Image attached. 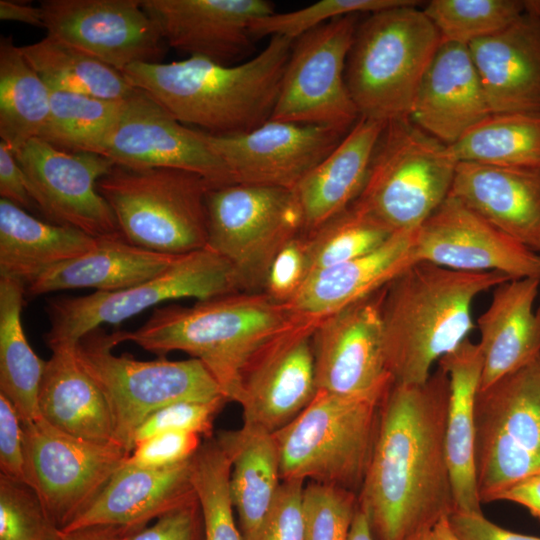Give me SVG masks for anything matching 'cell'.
Masks as SVG:
<instances>
[{
  "mask_svg": "<svg viewBox=\"0 0 540 540\" xmlns=\"http://www.w3.org/2000/svg\"><path fill=\"white\" fill-rule=\"evenodd\" d=\"M429 540H461L454 532L449 517L439 520L429 532Z\"/></svg>",
  "mask_w": 540,
  "mask_h": 540,
  "instance_id": "obj_58",
  "label": "cell"
},
{
  "mask_svg": "<svg viewBox=\"0 0 540 540\" xmlns=\"http://www.w3.org/2000/svg\"><path fill=\"white\" fill-rule=\"evenodd\" d=\"M293 41L272 36L252 59L233 66L188 57L135 63L122 73L180 123L213 135L241 134L270 120Z\"/></svg>",
  "mask_w": 540,
  "mask_h": 540,
  "instance_id": "obj_3",
  "label": "cell"
},
{
  "mask_svg": "<svg viewBox=\"0 0 540 540\" xmlns=\"http://www.w3.org/2000/svg\"><path fill=\"white\" fill-rule=\"evenodd\" d=\"M507 280L497 271L462 272L418 261L386 285L381 316L393 383L425 382L433 365L468 339L476 297Z\"/></svg>",
  "mask_w": 540,
  "mask_h": 540,
  "instance_id": "obj_4",
  "label": "cell"
},
{
  "mask_svg": "<svg viewBox=\"0 0 540 540\" xmlns=\"http://www.w3.org/2000/svg\"><path fill=\"white\" fill-rule=\"evenodd\" d=\"M0 475L26 482L22 422L11 402L0 394Z\"/></svg>",
  "mask_w": 540,
  "mask_h": 540,
  "instance_id": "obj_51",
  "label": "cell"
},
{
  "mask_svg": "<svg viewBox=\"0 0 540 540\" xmlns=\"http://www.w3.org/2000/svg\"><path fill=\"white\" fill-rule=\"evenodd\" d=\"M540 295V294H539Z\"/></svg>",
  "mask_w": 540,
  "mask_h": 540,
  "instance_id": "obj_61",
  "label": "cell"
},
{
  "mask_svg": "<svg viewBox=\"0 0 540 540\" xmlns=\"http://www.w3.org/2000/svg\"><path fill=\"white\" fill-rule=\"evenodd\" d=\"M540 278L510 279L493 289L477 319L482 355L480 389L520 368L540 353Z\"/></svg>",
  "mask_w": 540,
  "mask_h": 540,
  "instance_id": "obj_27",
  "label": "cell"
},
{
  "mask_svg": "<svg viewBox=\"0 0 540 540\" xmlns=\"http://www.w3.org/2000/svg\"><path fill=\"white\" fill-rule=\"evenodd\" d=\"M303 489V481H282L271 509L250 540H305Z\"/></svg>",
  "mask_w": 540,
  "mask_h": 540,
  "instance_id": "obj_48",
  "label": "cell"
},
{
  "mask_svg": "<svg viewBox=\"0 0 540 540\" xmlns=\"http://www.w3.org/2000/svg\"><path fill=\"white\" fill-rule=\"evenodd\" d=\"M414 2V0H321L298 10L274 12L265 16L253 23L251 33L255 40L276 35L294 40L339 17L349 14H370Z\"/></svg>",
  "mask_w": 540,
  "mask_h": 540,
  "instance_id": "obj_44",
  "label": "cell"
},
{
  "mask_svg": "<svg viewBox=\"0 0 540 540\" xmlns=\"http://www.w3.org/2000/svg\"><path fill=\"white\" fill-rule=\"evenodd\" d=\"M449 521L461 540H540V537L507 530L487 519L482 512L454 511Z\"/></svg>",
  "mask_w": 540,
  "mask_h": 540,
  "instance_id": "obj_53",
  "label": "cell"
},
{
  "mask_svg": "<svg viewBox=\"0 0 540 540\" xmlns=\"http://www.w3.org/2000/svg\"><path fill=\"white\" fill-rule=\"evenodd\" d=\"M448 147L457 162L540 168V114H490Z\"/></svg>",
  "mask_w": 540,
  "mask_h": 540,
  "instance_id": "obj_38",
  "label": "cell"
},
{
  "mask_svg": "<svg viewBox=\"0 0 540 540\" xmlns=\"http://www.w3.org/2000/svg\"><path fill=\"white\" fill-rule=\"evenodd\" d=\"M75 346L51 349L38 395L40 415L70 435L102 444H116L107 401L79 362Z\"/></svg>",
  "mask_w": 540,
  "mask_h": 540,
  "instance_id": "obj_32",
  "label": "cell"
},
{
  "mask_svg": "<svg viewBox=\"0 0 540 540\" xmlns=\"http://www.w3.org/2000/svg\"><path fill=\"white\" fill-rule=\"evenodd\" d=\"M457 161L409 117L386 123L354 203L393 232L418 228L449 196Z\"/></svg>",
  "mask_w": 540,
  "mask_h": 540,
  "instance_id": "obj_9",
  "label": "cell"
},
{
  "mask_svg": "<svg viewBox=\"0 0 540 540\" xmlns=\"http://www.w3.org/2000/svg\"><path fill=\"white\" fill-rule=\"evenodd\" d=\"M212 186L199 174L172 168L114 165L97 190L131 244L182 255L206 248V195Z\"/></svg>",
  "mask_w": 540,
  "mask_h": 540,
  "instance_id": "obj_7",
  "label": "cell"
},
{
  "mask_svg": "<svg viewBox=\"0 0 540 540\" xmlns=\"http://www.w3.org/2000/svg\"><path fill=\"white\" fill-rule=\"evenodd\" d=\"M216 440L231 463L230 493L244 540L258 530L282 482L273 434L243 424L237 430L219 431Z\"/></svg>",
  "mask_w": 540,
  "mask_h": 540,
  "instance_id": "obj_34",
  "label": "cell"
},
{
  "mask_svg": "<svg viewBox=\"0 0 540 540\" xmlns=\"http://www.w3.org/2000/svg\"><path fill=\"white\" fill-rule=\"evenodd\" d=\"M494 501L519 504L540 521V474L525 477L499 492Z\"/></svg>",
  "mask_w": 540,
  "mask_h": 540,
  "instance_id": "obj_54",
  "label": "cell"
},
{
  "mask_svg": "<svg viewBox=\"0 0 540 540\" xmlns=\"http://www.w3.org/2000/svg\"><path fill=\"white\" fill-rule=\"evenodd\" d=\"M15 156L32 186L38 210L53 223L95 238L120 232L111 207L97 190L99 179L115 165L111 159L66 152L39 137Z\"/></svg>",
  "mask_w": 540,
  "mask_h": 540,
  "instance_id": "obj_18",
  "label": "cell"
},
{
  "mask_svg": "<svg viewBox=\"0 0 540 540\" xmlns=\"http://www.w3.org/2000/svg\"><path fill=\"white\" fill-rule=\"evenodd\" d=\"M419 2L370 13L359 22L345 80L359 116L409 117L421 79L442 40Z\"/></svg>",
  "mask_w": 540,
  "mask_h": 540,
  "instance_id": "obj_5",
  "label": "cell"
},
{
  "mask_svg": "<svg viewBox=\"0 0 540 540\" xmlns=\"http://www.w3.org/2000/svg\"><path fill=\"white\" fill-rule=\"evenodd\" d=\"M47 35L122 72L135 63H158L165 40L141 0H44Z\"/></svg>",
  "mask_w": 540,
  "mask_h": 540,
  "instance_id": "obj_16",
  "label": "cell"
},
{
  "mask_svg": "<svg viewBox=\"0 0 540 540\" xmlns=\"http://www.w3.org/2000/svg\"><path fill=\"white\" fill-rule=\"evenodd\" d=\"M491 114H540V21L523 13L468 46Z\"/></svg>",
  "mask_w": 540,
  "mask_h": 540,
  "instance_id": "obj_25",
  "label": "cell"
},
{
  "mask_svg": "<svg viewBox=\"0 0 540 540\" xmlns=\"http://www.w3.org/2000/svg\"><path fill=\"white\" fill-rule=\"evenodd\" d=\"M357 508V493L310 481L302 494L305 540H347Z\"/></svg>",
  "mask_w": 540,
  "mask_h": 540,
  "instance_id": "obj_45",
  "label": "cell"
},
{
  "mask_svg": "<svg viewBox=\"0 0 540 540\" xmlns=\"http://www.w3.org/2000/svg\"><path fill=\"white\" fill-rule=\"evenodd\" d=\"M320 318H309L273 343L249 368L238 404L243 424L270 433L281 429L317 392L312 335Z\"/></svg>",
  "mask_w": 540,
  "mask_h": 540,
  "instance_id": "obj_21",
  "label": "cell"
},
{
  "mask_svg": "<svg viewBox=\"0 0 540 540\" xmlns=\"http://www.w3.org/2000/svg\"><path fill=\"white\" fill-rule=\"evenodd\" d=\"M0 196L24 210L37 209L32 186L15 153L0 141Z\"/></svg>",
  "mask_w": 540,
  "mask_h": 540,
  "instance_id": "obj_52",
  "label": "cell"
},
{
  "mask_svg": "<svg viewBox=\"0 0 540 540\" xmlns=\"http://www.w3.org/2000/svg\"><path fill=\"white\" fill-rule=\"evenodd\" d=\"M206 208V248L233 266L242 291L262 292L278 251L303 232L294 190L227 184L208 190Z\"/></svg>",
  "mask_w": 540,
  "mask_h": 540,
  "instance_id": "obj_12",
  "label": "cell"
},
{
  "mask_svg": "<svg viewBox=\"0 0 540 540\" xmlns=\"http://www.w3.org/2000/svg\"><path fill=\"white\" fill-rule=\"evenodd\" d=\"M25 293L21 282L0 277V394L11 402L22 423L41 417L38 395L46 366L23 330Z\"/></svg>",
  "mask_w": 540,
  "mask_h": 540,
  "instance_id": "obj_35",
  "label": "cell"
},
{
  "mask_svg": "<svg viewBox=\"0 0 540 540\" xmlns=\"http://www.w3.org/2000/svg\"><path fill=\"white\" fill-rule=\"evenodd\" d=\"M523 13L540 21V0H522Z\"/></svg>",
  "mask_w": 540,
  "mask_h": 540,
  "instance_id": "obj_59",
  "label": "cell"
},
{
  "mask_svg": "<svg viewBox=\"0 0 540 540\" xmlns=\"http://www.w3.org/2000/svg\"><path fill=\"white\" fill-rule=\"evenodd\" d=\"M347 540H375L369 519L359 505Z\"/></svg>",
  "mask_w": 540,
  "mask_h": 540,
  "instance_id": "obj_57",
  "label": "cell"
},
{
  "mask_svg": "<svg viewBox=\"0 0 540 540\" xmlns=\"http://www.w3.org/2000/svg\"><path fill=\"white\" fill-rule=\"evenodd\" d=\"M146 526H90L65 533V540H132Z\"/></svg>",
  "mask_w": 540,
  "mask_h": 540,
  "instance_id": "obj_55",
  "label": "cell"
},
{
  "mask_svg": "<svg viewBox=\"0 0 540 540\" xmlns=\"http://www.w3.org/2000/svg\"><path fill=\"white\" fill-rule=\"evenodd\" d=\"M305 233L312 273L364 255L395 232L353 203L317 229Z\"/></svg>",
  "mask_w": 540,
  "mask_h": 540,
  "instance_id": "obj_40",
  "label": "cell"
},
{
  "mask_svg": "<svg viewBox=\"0 0 540 540\" xmlns=\"http://www.w3.org/2000/svg\"><path fill=\"white\" fill-rule=\"evenodd\" d=\"M235 292H242V288L233 266L204 248L180 255L161 274L123 290L49 299L46 312L50 327L44 340L50 349L76 345L103 324H119L166 301H200Z\"/></svg>",
  "mask_w": 540,
  "mask_h": 540,
  "instance_id": "obj_10",
  "label": "cell"
},
{
  "mask_svg": "<svg viewBox=\"0 0 540 540\" xmlns=\"http://www.w3.org/2000/svg\"><path fill=\"white\" fill-rule=\"evenodd\" d=\"M386 123L360 117L336 148L293 189L303 232L317 229L355 202Z\"/></svg>",
  "mask_w": 540,
  "mask_h": 540,
  "instance_id": "obj_29",
  "label": "cell"
},
{
  "mask_svg": "<svg viewBox=\"0 0 540 540\" xmlns=\"http://www.w3.org/2000/svg\"><path fill=\"white\" fill-rule=\"evenodd\" d=\"M309 318L264 292L242 291L192 306L156 307L142 326L116 334L119 343L132 342L160 357L181 351L199 360L227 401L238 403L252 364Z\"/></svg>",
  "mask_w": 540,
  "mask_h": 540,
  "instance_id": "obj_2",
  "label": "cell"
},
{
  "mask_svg": "<svg viewBox=\"0 0 540 540\" xmlns=\"http://www.w3.org/2000/svg\"><path fill=\"white\" fill-rule=\"evenodd\" d=\"M179 256L133 245L119 232L99 237L93 249L52 267L25 289L32 296L70 289L123 290L161 274Z\"/></svg>",
  "mask_w": 540,
  "mask_h": 540,
  "instance_id": "obj_31",
  "label": "cell"
},
{
  "mask_svg": "<svg viewBox=\"0 0 540 540\" xmlns=\"http://www.w3.org/2000/svg\"><path fill=\"white\" fill-rule=\"evenodd\" d=\"M449 196L540 255V168L458 162Z\"/></svg>",
  "mask_w": 540,
  "mask_h": 540,
  "instance_id": "obj_24",
  "label": "cell"
},
{
  "mask_svg": "<svg viewBox=\"0 0 540 540\" xmlns=\"http://www.w3.org/2000/svg\"><path fill=\"white\" fill-rule=\"evenodd\" d=\"M383 289L319 319L312 335L317 390L383 399L393 383L384 351Z\"/></svg>",
  "mask_w": 540,
  "mask_h": 540,
  "instance_id": "obj_15",
  "label": "cell"
},
{
  "mask_svg": "<svg viewBox=\"0 0 540 540\" xmlns=\"http://www.w3.org/2000/svg\"><path fill=\"white\" fill-rule=\"evenodd\" d=\"M449 378L438 366L420 384L392 383L358 493L375 540H410L455 511L446 451Z\"/></svg>",
  "mask_w": 540,
  "mask_h": 540,
  "instance_id": "obj_1",
  "label": "cell"
},
{
  "mask_svg": "<svg viewBox=\"0 0 540 540\" xmlns=\"http://www.w3.org/2000/svg\"><path fill=\"white\" fill-rule=\"evenodd\" d=\"M381 401L317 390L298 416L273 433L282 481L308 479L358 494L375 441Z\"/></svg>",
  "mask_w": 540,
  "mask_h": 540,
  "instance_id": "obj_8",
  "label": "cell"
},
{
  "mask_svg": "<svg viewBox=\"0 0 540 540\" xmlns=\"http://www.w3.org/2000/svg\"><path fill=\"white\" fill-rule=\"evenodd\" d=\"M104 156L115 165L130 169L172 168L194 172L212 188L235 183L200 130L180 123L137 88L123 101Z\"/></svg>",
  "mask_w": 540,
  "mask_h": 540,
  "instance_id": "obj_17",
  "label": "cell"
},
{
  "mask_svg": "<svg viewBox=\"0 0 540 540\" xmlns=\"http://www.w3.org/2000/svg\"><path fill=\"white\" fill-rule=\"evenodd\" d=\"M438 366L449 378L446 451L455 511L482 512L475 471V403L482 375L478 343L466 339L443 356Z\"/></svg>",
  "mask_w": 540,
  "mask_h": 540,
  "instance_id": "obj_30",
  "label": "cell"
},
{
  "mask_svg": "<svg viewBox=\"0 0 540 540\" xmlns=\"http://www.w3.org/2000/svg\"><path fill=\"white\" fill-rule=\"evenodd\" d=\"M429 532L430 531L421 533L410 540H429Z\"/></svg>",
  "mask_w": 540,
  "mask_h": 540,
  "instance_id": "obj_60",
  "label": "cell"
},
{
  "mask_svg": "<svg viewBox=\"0 0 540 540\" xmlns=\"http://www.w3.org/2000/svg\"><path fill=\"white\" fill-rule=\"evenodd\" d=\"M118 344L116 331L108 334L99 327L81 337L75 351L101 389L111 413L114 441L126 453L134 448L137 429L159 409L181 401L224 397L199 360H137L115 355Z\"/></svg>",
  "mask_w": 540,
  "mask_h": 540,
  "instance_id": "obj_6",
  "label": "cell"
},
{
  "mask_svg": "<svg viewBox=\"0 0 540 540\" xmlns=\"http://www.w3.org/2000/svg\"><path fill=\"white\" fill-rule=\"evenodd\" d=\"M169 46L221 65L248 54L253 23L274 13L268 0H141Z\"/></svg>",
  "mask_w": 540,
  "mask_h": 540,
  "instance_id": "obj_22",
  "label": "cell"
},
{
  "mask_svg": "<svg viewBox=\"0 0 540 540\" xmlns=\"http://www.w3.org/2000/svg\"><path fill=\"white\" fill-rule=\"evenodd\" d=\"M475 471L481 503L540 474V353L480 389L475 403Z\"/></svg>",
  "mask_w": 540,
  "mask_h": 540,
  "instance_id": "obj_11",
  "label": "cell"
},
{
  "mask_svg": "<svg viewBox=\"0 0 540 540\" xmlns=\"http://www.w3.org/2000/svg\"><path fill=\"white\" fill-rule=\"evenodd\" d=\"M0 540H65L35 490L0 475Z\"/></svg>",
  "mask_w": 540,
  "mask_h": 540,
  "instance_id": "obj_43",
  "label": "cell"
},
{
  "mask_svg": "<svg viewBox=\"0 0 540 540\" xmlns=\"http://www.w3.org/2000/svg\"><path fill=\"white\" fill-rule=\"evenodd\" d=\"M442 42L469 46L523 14L522 0H432L423 9Z\"/></svg>",
  "mask_w": 540,
  "mask_h": 540,
  "instance_id": "obj_42",
  "label": "cell"
},
{
  "mask_svg": "<svg viewBox=\"0 0 540 540\" xmlns=\"http://www.w3.org/2000/svg\"><path fill=\"white\" fill-rule=\"evenodd\" d=\"M231 463L216 438L192 458V483L204 523V540H244L230 493Z\"/></svg>",
  "mask_w": 540,
  "mask_h": 540,
  "instance_id": "obj_41",
  "label": "cell"
},
{
  "mask_svg": "<svg viewBox=\"0 0 540 540\" xmlns=\"http://www.w3.org/2000/svg\"><path fill=\"white\" fill-rule=\"evenodd\" d=\"M20 51L50 91L122 101L135 90L122 72L53 36Z\"/></svg>",
  "mask_w": 540,
  "mask_h": 540,
  "instance_id": "obj_36",
  "label": "cell"
},
{
  "mask_svg": "<svg viewBox=\"0 0 540 540\" xmlns=\"http://www.w3.org/2000/svg\"><path fill=\"white\" fill-rule=\"evenodd\" d=\"M227 402L224 397L209 401H181L167 405L150 417L137 429L134 446L157 433L182 431L211 438L214 420Z\"/></svg>",
  "mask_w": 540,
  "mask_h": 540,
  "instance_id": "obj_46",
  "label": "cell"
},
{
  "mask_svg": "<svg viewBox=\"0 0 540 540\" xmlns=\"http://www.w3.org/2000/svg\"><path fill=\"white\" fill-rule=\"evenodd\" d=\"M201 436L182 431H166L139 441L125 464L143 468H161L191 459L199 450Z\"/></svg>",
  "mask_w": 540,
  "mask_h": 540,
  "instance_id": "obj_49",
  "label": "cell"
},
{
  "mask_svg": "<svg viewBox=\"0 0 540 540\" xmlns=\"http://www.w3.org/2000/svg\"><path fill=\"white\" fill-rule=\"evenodd\" d=\"M123 101L50 91V110L39 138L71 153L105 154Z\"/></svg>",
  "mask_w": 540,
  "mask_h": 540,
  "instance_id": "obj_39",
  "label": "cell"
},
{
  "mask_svg": "<svg viewBox=\"0 0 540 540\" xmlns=\"http://www.w3.org/2000/svg\"><path fill=\"white\" fill-rule=\"evenodd\" d=\"M0 19L44 27L43 14L40 7L11 0H0Z\"/></svg>",
  "mask_w": 540,
  "mask_h": 540,
  "instance_id": "obj_56",
  "label": "cell"
},
{
  "mask_svg": "<svg viewBox=\"0 0 540 540\" xmlns=\"http://www.w3.org/2000/svg\"><path fill=\"white\" fill-rule=\"evenodd\" d=\"M490 114L468 46L441 42L419 84L410 120L451 145Z\"/></svg>",
  "mask_w": 540,
  "mask_h": 540,
  "instance_id": "obj_23",
  "label": "cell"
},
{
  "mask_svg": "<svg viewBox=\"0 0 540 540\" xmlns=\"http://www.w3.org/2000/svg\"><path fill=\"white\" fill-rule=\"evenodd\" d=\"M359 15L333 19L294 39L270 120L352 128L360 116L345 68Z\"/></svg>",
  "mask_w": 540,
  "mask_h": 540,
  "instance_id": "obj_13",
  "label": "cell"
},
{
  "mask_svg": "<svg viewBox=\"0 0 540 540\" xmlns=\"http://www.w3.org/2000/svg\"><path fill=\"white\" fill-rule=\"evenodd\" d=\"M98 238L41 221L0 198V277L28 286L52 267L93 249Z\"/></svg>",
  "mask_w": 540,
  "mask_h": 540,
  "instance_id": "obj_33",
  "label": "cell"
},
{
  "mask_svg": "<svg viewBox=\"0 0 540 540\" xmlns=\"http://www.w3.org/2000/svg\"><path fill=\"white\" fill-rule=\"evenodd\" d=\"M309 274L308 237L301 232L285 243L274 257L262 292L278 303L289 304Z\"/></svg>",
  "mask_w": 540,
  "mask_h": 540,
  "instance_id": "obj_47",
  "label": "cell"
},
{
  "mask_svg": "<svg viewBox=\"0 0 540 540\" xmlns=\"http://www.w3.org/2000/svg\"><path fill=\"white\" fill-rule=\"evenodd\" d=\"M414 231L395 232L364 255L310 273L288 305L304 316L322 318L380 291L416 262Z\"/></svg>",
  "mask_w": 540,
  "mask_h": 540,
  "instance_id": "obj_28",
  "label": "cell"
},
{
  "mask_svg": "<svg viewBox=\"0 0 540 540\" xmlns=\"http://www.w3.org/2000/svg\"><path fill=\"white\" fill-rule=\"evenodd\" d=\"M50 110V89L11 36L0 39V137L14 153L39 136Z\"/></svg>",
  "mask_w": 540,
  "mask_h": 540,
  "instance_id": "obj_37",
  "label": "cell"
},
{
  "mask_svg": "<svg viewBox=\"0 0 540 540\" xmlns=\"http://www.w3.org/2000/svg\"><path fill=\"white\" fill-rule=\"evenodd\" d=\"M22 428L26 482L63 531L91 505L129 454L116 444L65 433L42 417L22 423Z\"/></svg>",
  "mask_w": 540,
  "mask_h": 540,
  "instance_id": "obj_14",
  "label": "cell"
},
{
  "mask_svg": "<svg viewBox=\"0 0 540 540\" xmlns=\"http://www.w3.org/2000/svg\"><path fill=\"white\" fill-rule=\"evenodd\" d=\"M132 540H204V523L197 497L158 517Z\"/></svg>",
  "mask_w": 540,
  "mask_h": 540,
  "instance_id": "obj_50",
  "label": "cell"
},
{
  "mask_svg": "<svg viewBox=\"0 0 540 540\" xmlns=\"http://www.w3.org/2000/svg\"><path fill=\"white\" fill-rule=\"evenodd\" d=\"M416 262L462 272L540 278V255L448 196L414 231Z\"/></svg>",
  "mask_w": 540,
  "mask_h": 540,
  "instance_id": "obj_20",
  "label": "cell"
},
{
  "mask_svg": "<svg viewBox=\"0 0 540 540\" xmlns=\"http://www.w3.org/2000/svg\"><path fill=\"white\" fill-rule=\"evenodd\" d=\"M348 132L332 126L275 120L235 135L201 131L235 183L287 189H294Z\"/></svg>",
  "mask_w": 540,
  "mask_h": 540,
  "instance_id": "obj_19",
  "label": "cell"
},
{
  "mask_svg": "<svg viewBox=\"0 0 540 540\" xmlns=\"http://www.w3.org/2000/svg\"><path fill=\"white\" fill-rule=\"evenodd\" d=\"M192 458L161 468L124 463L91 505L63 532L100 525L147 526L151 520L196 497Z\"/></svg>",
  "mask_w": 540,
  "mask_h": 540,
  "instance_id": "obj_26",
  "label": "cell"
}]
</instances>
